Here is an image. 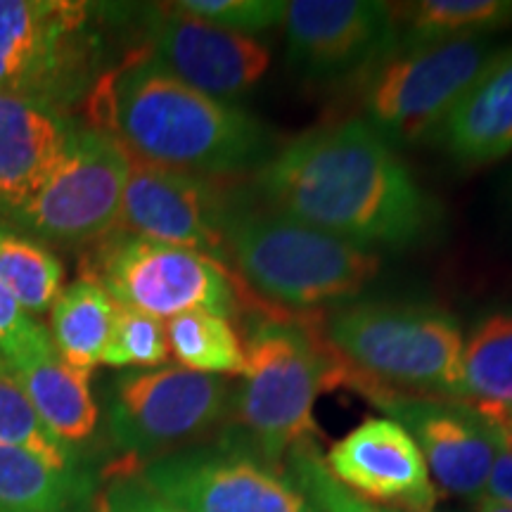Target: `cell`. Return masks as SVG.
I'll list each match as a JSON object with an SVG mask.
<instances>
[{
	"instance_id": "1",
	"label": "cell",
	"mask_w": 512,
	"mask_h": 512,
	"mask_svg": "<svg viewBox=\"0 0 512 512\" xmlns=\"http://www.w3.org/2000/svg\"><path fill=\"white\" fill-rule=\"evenodd\" d=\"M256 190L266 209L370 252L420 245L441 221L434 197L363 119L294 138L261 166Z\"/></svg>"
},
{
	"instance_id": "2",
	"label": "cell",
	"mask_w": 512,
	"mask_h": 512,
	"mask_svg": "<svg viewBox=\"0 0 512 512\" xmlns=\"http://www.w3.org/2000/svg\"><path fill=\"white\" fill-rule=\"evenodd\" d=\"M83 107L91 126L117 138L133 159L166 169L221 178L268 152L259 119L178 81L145 50L107 69Z\"/></svg>"
},
{
	"instance_id": "3",
	"label": "cell",
	"mask_w": 512,
	"mask_h": 512,
	"mask_svg": "<svg viewBox=\"0 0 512 512\" xmlns=\"http://www.w3.org/2000/svg\"><path fill=\"white\" fill-rule=\"evenodd\" d=\"M242 382L223 420V448L275 470L316 434L320 394L349 387L351 368L325 337L318 313L264 318L245 342Z\"/></svg>"
},
{
	"instance_id": "4",
	"label": "cell",
	"mask_w": 512,
	"mask_h": 512,
	"mask_svg": "<svg viewBox=\"0 0 512 512\" xmlns=\"http://www.w3.org/2000/svg\"><path fill=\"white\" fill-rule=\"evenodd\" d=\"M230 268L278 309L320 313L354 299L380 273V254L238 195L226 221Z\"/></svg>"
},
{
	"instance_id": "5",
	"label": "cell",
	"mask_w": 512,
	"mask_h": 512,
	"mask_svg": "<svg viewBox=\"0 0 512 512\" xmlns=\"http://www.w3.org/2000/svg\"><path fill=\"white\" fill-rule=\"evenodd\" d=\"M98 19L81 0H0V95L72 117L107 72Z\"/></svg>"
},
{
	"instance_id": "6",
	"label": "cell",
	"mask_w": 512,
	"mask_h": 512,
	"mask_svg": "<svg viewBox=\"0 0 512 512\" xmlns=\"http://www.w3.org/2000/svg\"><path fill=\"white\" fill-rule=\"evenodd\" d=\"M86 275L119 306L159 320L190 311L228 320L249 311L264 318L285 313L249 290L233 268L207 254L124 233H110L95 245Z\"/></svg>"
},
{
	"instance_id": "7",
	"label": "cell",
	"mask_w": 512,
	"mask_h": 512,
	"mask_svg": "<svg viewBox=\"0 0 512 512\" xmlns=\"http://www.w3.org/2000/svg\"><path fill=\"white\" fill-rule=\"evenodd\" d=\"M323 330L358 380L437 399L458 373L465 342L451 313L415 304H351L332 313Z\"/></svg>"
},
{
	"instance_id": "8",
	"label": "cell",
	"mask_w": 512,
	"mask_h": 512,
	"mask_svg": "<svg viewBox=\"0 0 512 512\" xmlns=\"http://www.w3.org/2000/svg\"><path fill=\"white\" fill-rule=\"evenodd\" d=\"M496 53L489 38L396 50L363 76V121L389 145L437 140L448 114Z\"/></svg>"
},
{
	"instance_id": "9",
	"label": "cell",
	"mask_w": 512,
	"mask_h": 512,
	"mask_svg": "<svg viewBox=\"0 0 512 512\" xmlns=\"http://www.w3.org/2000/svg\"><path fill=\"white\" fill-rule=\"evenodd\" d=\"M131 162L117 138L79 124L43 188L3 221L43 245L100 242L117 226Z\"/></svg>"
},
{
	"instance_id": "10",
	"label": "cell",
	"mask_w": 512,
	"mask_h": 512,
	"mask_svg": "<svg viewBox=\"0 0 512 512\" xmlns=\"http://www.w3.org/2000/svg\"><path fill=\"white\" fill-rule=\"evenodd\" d=\"M230 394L226 377L181 366L124 370L107 392V432L128 458L150 463L223 425Z\"/></svg>"
},
{
	"instance_id": "11",
	"label": "cell",
	"mask_w": 512,
	"mask_h": 512,
	"mask_svg": "<svg viewBox=\"0 0 512 512\" xmlns=\"http://www.w3.org/2000/svg\"><path fill=\"white\" fill-rule=\"evenodd\" d=\"M136 475L183 512H320L285 470L223 446L169 453Z\"/></svg>"
},
{
	"instance_id": "12",
	"label": "cell",
	"mask_w": 512,
	"mask_h": 512,
	"mask_svg": "<svg viewBox=\"0 0 512 512\" xmlns=\"http://www.w3.org/2000/svg\"><path fill=\"white\" fill-rule=\"evenodd\" d=\"M235 200L221 178L133 159L112 233L192 249L230 266L226 221Z\"/></svg>"
},
{
	"instance_id": "13",
	"label": "cell",
	"mask_w": 512,
	"mask_h": 512,
	"mask_svg": "<svg viewBox=\"0 0 512 512\" xmlns=\"http://www.w3.org/2000/svg\"><path fill=\"white\" fill-rule=\"evenodd\" d=\"M283 29L287 62L313 81L366 76L399 50L394 10L380 0H292Z\"/></svg>"
},
{
	"instance_id": "14",
	"label": "cell",
	"mask_w": 512,
	"mask_h": 512,
	"mask_svg": "<svg viewBox=\"0 0 512 512\" xmlns=\"http://www.w3.org/2000/svg\"><path fill=\"white\" fill-rule=\"evenodd\" d=\"M351 389L361 392L411 434L432 482L446 494L475 503L484 496L494 460V434L479 408L437 396L389 392L363 380H356Z\"/></svg>"
},
{
	"instance_id": "15",
	"label": "cell",
	"mask_w": 512,
	"mask_h": 512,
	"mask_svg": "<svg viewBox=\"0 0 512 512\" xmlns=\"http://www.w3.org/2000/svg\"><path fill=\"white\" fill-rule=\"evenodd\" d=\"M145 53L178 81L221 102H233L259 86L271 53L254 36L214 27L178 5H159L147 17Z\"/></svg>"
},
{
	"instance_id": "16",
	"label": "cell",
	"mask_w": 512,
	"mask_h": 512,
	"mask_svg": "<svg viewBox=\"0 0 512 512\" xmlns=\"http://www.w3.org/2000/svg\"><path fill=\"white\" fill-rule=\"evenodd\" d=\"M335 482L380 508L432 512L434 486L418 444L392 418H368L323 458Z\"/></svg>"
},
{
	"instance_id": "17",
	"label": "cell",
	"mask_w": 512,
	"mask_h": 512,
	"mask_svg": "<svg viewBox=\"0 0 512 512\" xmlns=\"http://www.w3.org/2000/svg\"><path fill=\"white\" fill-rule=\"evenodd\" d=\"M76 126L67 114L0 95V221L43 188Z\"/></svg>"
},
{
	"instance_id": "18",
	"label": "cell",
	"mask_w": 512,
	"mask_h": 512,
	"mask_svg": "<svg viewBox=\"0 0 512 512\" xmlns=\"http://www.w3.org/2000/svg\"><path fill=\"white\" fill-rule=\"evenodd\" d=\"M460 166H489L512 155V48L498 50L448 119L439 138Z\"/></svg>"
},
{
	"instance_id": "19",
	"label": "cell",
	"mask_w": 512,
	"mask_h": 512,
	"mask_svg": "<svg viewBox=\"0 0 512 512\" xmlns=\"http://www.w3.org/2000/svg\"><path fill=\"white\" fill-rule=\"evenodd\" d=\"M46 430L67 448L88 441L98 430L100 408L93 399L91 370L69 366L57 351L10 366Z\"/></svg>"
},
{
	"instance_id": "20",
	"label": "cell",
	"mask_w": 512,
	"mask_h": 512,
	"mask_svg": "<svg viewBox=\"0 0 512 512\" xmlns=\"http://www.w3.org/2000/svg\"><path fill=\"white\" fill-rule=\"evenodd\" d=\"M93 479L74 467H55L24 448L0 444V512H86Z\"/></svg>"
},
{
	"instance_id": "21",
	"label": "cell",
	"mask_w": 512,
	"mask_h": 512,
	"mask_svg": "<svg viewBox=\"0 0 512 512\" xmlns=\"http://www.w3.org/2000/svg\"><path fill=\"white\" fill-rule=\"evenodd\" d=\"M119 306L100 283L83 275L62 287L48 309V335L62 361L91 370L102 363Z\"/></svg>"
},
{
	"instance_id": "22",
	"label": "cell",
	"mask_w": 512,
	"mask_h": 512,
	"mask_svg": "<svg viewBox=\"0 0 512 512\" xmlns=\"http://www.w3.org/2000/svg\"><path fill=\"white\" fill-rule=\"evenodd\" d=\"M444 399L512 411V313H494L472 330Z\"/></svg>"
},
{
	"instance_id": "23",
	"label": "cell",
	"mask_w": 512,
	"mask_h": 512,
	"mask_svg": "<svg viewBox=\"0 0 512 512\" xmlns=\"http://www.w3.org/2000/svg\"><path fill=\"white\" fill-rule=\"evenodd\" d=\"M399 50L486 38L512 27V0H420L392 5Z\"/></svg>"
},
{
	"instance_id": "24",
	"label": "cell",
	"mask_w": 512,
	"mask_h": 512,
	"mask_svg": "<svg viewBox=\"0 0 512 512\" xmlns=\"http://www.w3.org/2000/svg\"><path fill=\"white\" fill-rule=\"evenodd\" d=\"M164 330L176 366L219 377H240L245 370V342L228 318L190 311L164 320Z\"/></svg>"
},
{
	"instance_id": "25",
	"label": "cell",
	"mask_w": 512,
	"mask_h": 512,
	"mask_svg": "<svg viewBox=\"0 0 512 512\" xmlns=\"http://www.w3.org/2000/svg\"><path fill=\"white\" fill-rule=\"evenodd\" d=\"M0 285L36 318L64 287V266L48 245L0 221Z\"/></svg>"
},
{
	"instance_id": "26",
	"label": "cell",
	"mask_w": 512,
	"mask_h": 512,
	"mask_svg": "<svg viewBox=\"0 0 512 512\" xmlns=\"http://www.w3.org/2000/svg\"><path fill=\"white\" fill-rule=\"evenodd\" d=\"M0 444L24 448L55 467L76 465L74 451L46 430L3 354H0Z\"/></svg>"
},
{
	"instance_id": "27",
	"label": "cell",
	"mask_w": 512,
	"mask_h": 512,
	"mask_svg": "<svg viewBox=\"0 0 512 512\" xmlns=\"http://www.w3.org/2000/svg\"><path fill=\"white\" fill-rule=\"evenodd\" d=\"M166 361H169V344H166L164 320L119 306L100 366L150 370L166 366Z\"/></svg>"
},
{
	"instance_id": "28",
	"label": "cell",
	"mask_w": 512,
	"mask_h": 512,
	"mask_svg": "<svg viewBox=\"0 0 512 512\" xmlns=\"http://www.w3.org/2000/svg\"><path fill=\"white\" fill-rule=\"evenodd\" d=\"M285 472L292 477V482L311 498L320 512H406L380 508L363 498L351 494L342 484L335 482L325 467V460L313 441L297 446L285 460Z\"/></svg>"
},
{
	"instance_id": "29",
	"label": "cell",
	"mask_w": 512,
	"mask_h": 512,
	"mask_svg": "<svg viewBox=\"0 0 512 512\" xmlns=\"http://www.w3.org/2000/svg\"><path fill=\"white\" fill-rule=\"evenodd\" d=\"M178 8L214 27L254 36L283 24L285 0H181Z\"/></svg>"
},
{
	"instance_id": "30",
	"label": "cell",
	"mask_w": 512,
	"mask_h": 512,
	"mask_svg": "<svg viewBox=\"0 0 512 512\" xmlns=\"http://www.w3.org/2000/svg\"><path fill=\"white\" fill-rule=\"evenodd\" d=\"M55 351L46 325L19 306L10 292L0 285V354L10 366Z\"/></svg>"
},
{
	"instance_id": "31",
	"label": "cell",
	"mask_w": 512,
	"mask_h": 512,
	"mask_svg": "<svg viewBox=\"0 0 512 512\" xmlns=\"http://www.w3.org/2000/svg\"><path fill=\"white\" fill-rule=\"evenodd\" d=\"M98 512H183L140 482L136 472L117 475L102 489Z\"/></svg>"
},
{
	"instance_id": "32",
	"label": "cell",
	"mask_w": 512,
	"mask_h": 512,
	"mask_svg": "<svg viewBox=\"0 0 512 512\" xmlns=\"http://www.w3.org/2000/svg\"><path fill=\"white\" fill-rule=\"evenodd\" d=\"M475 512H512V508L508 505H501V503H494V501H486V498H479L475 503Z\"/></svg>"
},
{
	"instance_id": "33",
	"label": "cell",
	"mask_w": 512,
	"mask_h": 512,
	"mask_svg": "<svg viewBox=\"0 0 512 512\" xmlns=\"http://www.w3.org/2000/svg\"><path fill=\"white\" fill-rule=\"evenodd\" d=\"M505 411H508V408H505ZM508 418H510V427H512V411H508Z\"/></svg>"
}]
</instances>
